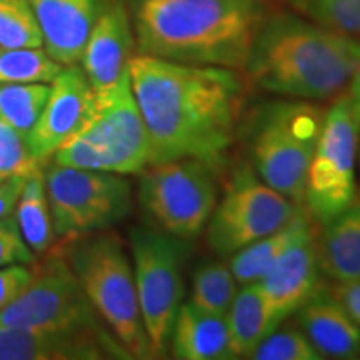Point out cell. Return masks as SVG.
<instances>
[{"label": "cell", "mask_w": 360, "mask_h": 360, "mask_svg": "<svg viewBox=\"0 0 360 360\" xmlns=\"http://www.w3.org/2000/svg\"><path fill=\"white\" fill-rule=\"evenodd\" d=\"M129 75L148 135V165L193 159L222 172L244 107L237 72L137 53Z\"/></svg>", "instance_id": "obj_1"}, {"label": "cell", "mask_w": 360, "mask_h": 360, "mask_svg": "<svg viewBox=\"0 0 360 360\" xmlns=\"http://www.w3.org/2000/svg\"><path fill=\"white\" fill-rule=\"evenodd\" d=\"M264 19L259 0H134L139 53L244 70Z\"/></svg>", "instance_id": "obj_2"}, {"label": "cell", "mask_w": 360, "mask_h": 360, "mask_svg": "<svg viewBox=\"0 0 360 360\" xmlns=\"http://www.w3.org/2000/svg\"><path fill=\"white\" fill-rule=\"evenodd\" d=\"M359 65L360 37L281 12L260 22L244 70L270 94L319 102L342 96Z\"/></svg>", "instance_id": "obj_3"}, {"label": "cell", "mask_w": 360, "mask_h": 360, "mask_svg": "<svg viewBox=\"0 0 360 360\" xmlns=\"http://www.w3.org/2000/svg\"><path fill=\"white\" fill-rule=\"evenodd\" d=\"M62 250L90 304L130 357L154 359L124 242L114 233L97 232L70 238Z\"/></svg>", "instance_id": "obj_4"}, {"label": "cell", "mask_w": 360, "mask_h": 360, "mask_svg": "<svg viewBox=\"0 0 360 360\" xmlns=\"http://www.w3.org/2000/svg\"><path fill=\"white\" fill-rule=\"evenodd\" d=\"M326 110L309 101H277L254 117L249 137L250 164L278 193L304 207L305 184Z\"/></svg>", "instance_id": "obj_5"}, {"label": "cell", "mask_w": 360, "mask_h": 360, "mask_svg": "<svg viewBox=\"0 0 360 360\" xmlns=\"http://www.w3.org/2000/svg\"><path fill=\"white\" fill-rule=\"evenodd\" d=\"M150 147L130 75L109 94L96 97L87 124L64 143L52 160L70 167L134 175L148 165Z\"/></svg>", "instance_id": "obj_6"}, {"label": "cell", "mask_w": 360, "mask_h": 360, "mask_svg": "<svg viewBox=\"0 0 360 360\" xmlns=\"http://www.w3.org/2000/svg\"><path fill=\"white\" fill-rule=\"evenodd\" d=\"M130 254L139 305L152 357L169 352L174 322L186 297L187 242L155 227L130 231Z\"/></svg>", "instance_id": "obj_7"}, {"label": "cell", "mask_w": 360, "mask_h": 360, "mask_svg": "<svg viewBox=\"0 0 360 360\" xmlns=\"http://www.w3.org/2000/svg\"><path fill=\"white\" fill-rule=\"evenodd\" d=\"M44 179L53 232L64 240L105 232L132 214V187L124 175L52 160Z\"/></svg>", "instance_id": "obj_8"}, {"label": "cell", "mask_w": 360, "mask_h": 360, "mask_svg": "<svg viewBox=\"0 0 360 360\" xmlns=\"http://www.w3.org/2000/svg\"><path fill=\"white\" fill-rule=\"evenodd\" d=\"M217 200V174L204 162L180 159L147 165L141 172L139 204L155 229L172 237L200 236Z\"/></svg>", "instance_id": "obj_9"}, {"label": "cell", "mask_w": 360, "mask_h": 360, "mask_svg": "<svg viewBox=\"0 0 360 360\" xmlns=\"http://www.w3.org/2000/svg\"><path fill=\"white\" fill-rule=\"evenodd\" d=\"M27 289L0 312V327H42L114 335L90 304L64 250H49Z\"/></svg>", "instance_id": "obj_10"}, {"label": "cell", "mask_w": 360, "mask_h": 360, "mask_svg": "<svg viewBox=\"0 0 360 360\" xmlns=\"http://www.w3.org/2000/svg\"><path fill=\"white\" fill-rule=\"evenodd\" d=\"M300 209L302 205L267 186L252 165L242 164L207 222V242L215 254L231 257L252 242L278 231Z\"/></svg>", "instance_id": "obj_11"}, {"label": "cell", "mask_w": 360, "mask_h": 360, "mask_svg": "<svg viewBox=\"0 0 360 360\" xmlns=\"http://www.w3.org/2000/svg\"><path fill=\"white\" fill-rule=\"evenodd\" d=\"M359 141L360 122L344 92L326 110L305 184L304 207L319 224L330 222L357 197L355 160Z\"/></svg>", "instance_id": "obj_12"}, {"label": "cell", "mask_w": 360, "mask_h": 360, "mask_svg": "<svg viewBox=\"0 0 360 360\" xmlns=\"http://www.w3.org/2000/svg\"><path fill=\"white\" fill-rule=\"evenodd\" d=\"M96 109V96L82 67L65 65L51 82L47 102L27 135L30 154L47 164L56 152L87 124Z\"/></svg>", "instance_id": "obj_13"}, {"label": "cell", "mask_w": 360, "mask_h": 360, "mask_svg": "<svg viewBox=\"0 0 360 360\" xmlns=\"http://www.w3.org/2000/svg\"><path fill=\"white\" fill-rule=\"evenodd\" d=\"M132 359L115 335L42 327H0V360Z\"/></svg>", "instance_id": "obj_14"}, {"label": "cell", "mask_w": 360, "mask_h": 360, "mask_svg": "<svg viewBox=\"0 0 360 360\" xmlns=\"http://www.w3.org/2000/svg\"><path fill=\"white\" fill-rule=\"evenodd\" d=\"M134 45L132 19L124 4L115 0L102 6L80 57L94 96H105L127 77Z\"/></svg>", "instance_id": "obj_15"}, {"label": "cell", "mask_w": 360, "mask_h": 360, "mask_svg": "<svg viewBox=\"0 0 360 360\" xmlns=\"http://www.w3.org/2000/svg\"><path fill=\"white\" fill-rule=\"evenodd\" d=\"M321 274L312 231L283 252L257 283L270 307L283 322L321 290Z\"/></svg>", "instance_id": "obj_16"}, {"label": "cell", "mask_w": 360, "mask_h": 360, "mask_svg": "<svg viewBox=\"0 0 360 360\" xmlns=\"http://www.w3.org/2000/svg\"><path fill=\"white\" fill-rule=\"evenodd\" d=\"M44 49L60 65L80 62L98 13V0H29Z\"/></svg>", "instance_id": "obj_17"}, {"label": "cell", "mask_w": 360, "mask_h": 360, "mask_svg": "<svg viewBox=\"0 0 360 360\" xmlns=\"http://www.w3.org/2000/svg\"><path fill=\"white\" fill-rule=\"evenodd\" d=\"M299 328L322 359H355L360 355V327L322 289L297 310Z\"/></svg>", "instance_id": "obj_18"}, {"label": "cell", "mask_w": 360, "mask_h": 360, "mask_svg": "<svg viewBox=\"0 0 360 360\" xmlns=\"http://www.w3.org/2000/svg\"><path fill=\"white\" fill-rule=\"evenodd\" d=\"M169 350L179 360H229L232 352L231 332L225 315H217L184 302L174 322Z\"/></svg>", "instance_id": "obj_19"}, {"label": "cell", "mask_w": 360, "mask_h": 360, "mask_svg": "<svg viewBox=\"0 0 360 360\" xmlns=\"http://www.w3.org/2000/svg\"><path fill=\"white\" fill-rule=\"evenodd\" d=\"M321 272L334 282L360 278V197L315 236Z\"/></svg>", "instance_id": "obj_20"}, {"label": "cell", "mask_w": 360, "mask_h": 360, "mask_svg": "<svg viewBox=\"0 0 360 360\" xmlns=\"http://www.w3.org/2000/svg\"><path fill=\"white\" fill-rule=\"evenodd\" d=\"M225 319L236 359H250L260 342L282 323L257 282L238 289Z\"/></svg>", "instance_id": "obj_21"}, {"label": "cell", "mask_w": 360, "mask_h": 360, "mask_svg": "<svg viewBox=\"0 0 360 360\" xmlns=\"http://www.w3.org/2000/svg\"><path fill=\"white\" fill-rule=\"evenodd\" d=\"M315 231L314 219L305 210V207L299 210L290 222H287L278 231L269 233L259 240L252 242L232 255L231 269L236 276L238 285H249V283L260 282L267 276L274 264L282 257L283 252L299 240L300 237L307 236Z\"/></svg>", "instance_id": "obj_22"}, {"label": "cell", "mask_w": 360, "mask_h": 360, "mask_svg": "<svg viewBox=\"0 0 360 360\" xmlns=\"http://www.w3.org/2000/svg\"><path fill=\"white\" fill-rule=\"evenodd\" d=\"M44 167L35 169L27 175L24 188L13 210L22 236L35 255L47 254L56 242L51 207L45 192Z\"/></svg>", "instance_id": "obj_23"}, {"label": "cell", "mask_w": 360, "mask_h": 360, "mask_svg": "<svg viewBox=\"0 0 360 360\" xmlns=\"http://www.w3.org/2000/svg\"><path fill=\"white\" fill-rule=\"evenodd\" d=\"M231 265L210 260L193 270L191 302L217 315H227L238 292Z\"/></svg>", "instance_id": "obj_24"}, {"label": "cell", "mask_w": 360, "mask_h": 360, "mask_svg": "<svg viewBox=\"0 0 360 360\" xmlns=\"http://www.w3.org/2000/svg\"><path fill=\"white\" fill-rule=\"evenodd\" d=\"M64 67L44 47H0V85L51 84Z\"/></svg>", "instance_id": "obj_25"}, {"label": "cell", "mask_w": 360, "mask_h": 360, "mask_svg": "<svg viewBox=\"0 0 360 360\" xmlns=\"http://www.w3.org/2000/svg\"><path fill=\"white\" fill-rule=\"evenodd\" d=\"M49 92V84L0 85V119L27 139L39 120Z\"/></svg>", "instance_id": "obj_26"}, {"label": "cell", "mask_w": 360, "mask_h": 360, "mask_svg": "<svg viewBox=\"0 0 360 360\" xmlns=\"http://www.w3.org/2000/svg\"><path fill=\"white\" fill-rule=\"evenodd\" d=\"M295 13L337 32L360 37V0H285Z\"/></svg>", "instance_id": "obj_27"}, {"label": "cell", "mask_w": 360, "mask_h": 360, "mask_svg": "<svg viewBox=\"0 0 360 360\" xmlns=\"http://www.w3.org/2000/svg\"><path fill=\"white\" fill-rule=\"evenodd\" d=\"M0 47H44L29 0H0Z\"/></svg>", "instance_id": "obj_28"}, {"label": "cell", "mask_w": 360, "mask_h": 360, "mask_svg": "<svg viewBox=\"0 0 360 360\" xmlns=\"http://www.w3.org/2000/svg\"><path fill=\"white\" fill-rule=\"evenodd\" d=\"M250 359L255 360H321L312 342L300 328L278 326L254 350Z\"/></svg>", "instance_id": "obj_29"}, {"label": "cell", "mask_w": 360, "mask_h": 360, "mask_svg": "<svg viewBox=\"0 0 360 360\" xmlns=\"http://www.w3.org/2000/svg\"><path fill=\"white\" fill-rule=\"evenodd\" d=\"M39 167H44V164L30 154L27 139L0 119V177L29 175Z\"/></svg>", "instance_id": "obj_30"}, {"label": "cell", "mask_w": 360, "mask_h": 360, "mask_svg": "<svg viewBox=\"0 0 360 360\" xmlns=\"http://www.w3.org/2000/svg\"><path fill=\"white\" fill-rule=\"evenodd\" d=\"M37 255L27 245L22 236L15 215L11 214L0 219V267L15 264H35Z\"/></svg>", "instance_id": "obj_31"}, {"label": "cell", "mask_w": 360, "mask_h": 360, "mask_svg": "<svg viewBox=\"0 0 360 360\" xmlns=\"http://www.w3.org/2000/svg\"><path fill=\"white\" fill-rule=\"evenodd\" d=\"M34 264H15L0 267V312L27 289L34 278Z\"/></svg>", "instance_id": "obj_32"}, {"label": "cell", "mask_w": 360, "mask_h": 360, "mask_svg": "<svg viewBox=\"0 0 360 360\" xmlns=\"http://www.w3.org/2000/svg\"><path fill=\"white\" fill-rule=\"evenodd\" d=\"M328 292L360 327V278L359 281L335 282Z\"/></svg>", "instance_id": "obj_33"}, {"label": "cell", "mask_w": 360, "mask_h": 360, "mask_svg": "<svg viewBox=\"0 0 360 360\" xmlns=\"http://www.w3.org/2000/svg\"><path fill=\"white\" fill-rule=\"evenodd\" d=\"M25 179L27 175H8L0 180V219L13 214Z\"/></svg>", "instance_id": "obj_34"}, {"label": "cell", "mask_w": 360, "mask_h": 360, "mask_svg": "<svg viewBox=\"0 0 360 360\" xmlns=\"http://www.w3.org/2000/svg\"><path fill=\"white\" fill-rule=\"evenodd\" d=\"M345 94H347V97H349V102H350V107H352V110H354V115L357 117V120L360 122V65L357 67V70H355L354 77H352V80H350Z\"/></svg>", "instance_id": "obj_35"}, {"label": "cell", "mask_w": 360, "mask_h": 360, "mask_svg": "<svg viewBox=\"0 0 360 360\" xmlns=\"http://www.w3.org/2000/svg\"><path fill=\"white\" fill-rule=\"evenodd\" d=\"M359 154H360V141H359Z\"/></svg>", "instance_id": "obj_36"}, {"label": "cell", "mask_w": 360, "mask_h": 360, "mask_svg": "<svg viewBox=\"0 0 360 360\" xmlns=\"http://www.w3.org/2000/svg\"><path fill=\"white\" fill-rule=\"evenodd\" d=\"M2 179H4V177H0V180H2Z\"/></svg>", "instance_id": "obj_37"}]
</instances>
